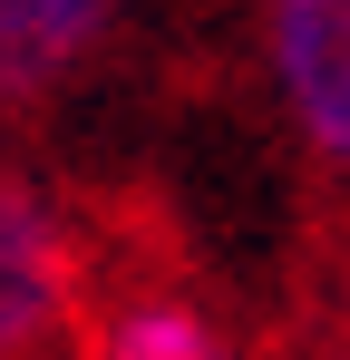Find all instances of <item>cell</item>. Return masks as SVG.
<instances>
[{
    "label": "cell",
    "instance_id": "4",
    "mask_svg": "<svg viewBox=\"0 0 350 360\" xmlns=\"http://www.w3.org/2000/svg\"><path fill=\"white\" fill-rule=\"evenodd\" d=\"M78 360H233V341L185 292H127V302H108L88 321Z\"/></svg>",
    "mask_w": 350,
    "mask_h": 360
},
{
    "label": "cell",
    "instance_id": "3",
    "mask_svg": "<svg viewBox=\"0 0 350 360\" xmlns=\"http://www.w3.org/2000/svg\"><path fill=\"white\" fill-rule=\"evenodd\" d=\"M136 0H0V117L78 88L117 49Z\"/></svg>",
    "mask_w": 350,
    "mask_h": 360
},
{
    "label": "cell",
    "instance_id": "1",
    "mask_svg": "<svg viewBox=\"0 0 350 360\" xmlns=\"http://www.w3.org/2000/svg\"><path fill=\"white\" fill-rule=\"evenodd\" d=\"M253 59L292 146L350 176V0H253Z\"/></svg>",
    "mask_w": 350,
    "mask_h": 360
},
{
    "label": "cell",
    "instance_id": "2",
    "mask_svg": "<svg viewBox=\"0 0 350 360\" xmlns=\"http://www.w3.org/2000/svg\"><path fill=\"white\" fill-rule=\"evenodd\" d=\"M78 321V243L49 185L0 166V360H49Z\"/></svg>",
    "mask_w": 350,
    "mask_h": 360
}]
</instances>
